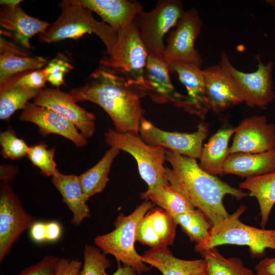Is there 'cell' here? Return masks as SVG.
Wrapping results in <instances>:
<instances>
[{
	"mask_svg": "<svg viewBox=\"0 0 275 275\" xmlns=\"http://www.w3.org/2000/svg\"><path fill=\"white\" fill-rule=\"evenodd\" d=\"M166 167L169 185L201 211L211 225H216L228 217L223 199L227 195L240 200L249 195L202 170L196 159L166 149Z\"/></svg>",
	"mask_w": 275,
	"mask_h": 275,
	"instance_id": "6da1fadb",
	"label": "cell"
},
{
	"mask_svg": "<svg viewBox=\"0 0 275 275\" xmlns=\"http://www.w3.org/2000/svg\"><path fill=\"white\" fill-rule=\"evenodd\" d=\"M78 101H89L100 106L111 117L115 130L139 135L144 110L138 90L123 76L99 66L90 75L84 85L68 93Z\"/></svg>",
	"mask_w": 275,
	"mask_h": 275,
	"instance_id": "7a4b0ae2",
	"label": "cell"
},
{
	"mask_svg": "<svg viewBox=\"0 0 275 275\" xmlns=\"http://www.w3.org/2000/svg\"><path fill=\"white\" fill-rule=\"evenodd\" d=\"M59 7L62 12L59 18L44 33L38 35L40 42L51 43L67 39L77 40L86 34H94L104 43L106 55L113 53L117 43L116 30L97 20L90 10L74 0L62 1Z\"/></svg>",
	"mask_w": 275,
	"mask_h": 275,
	"instance_id": "3957f363",
	"label": "cell"
},
{
	"mask_svg": "<svg viewBox=\"0 0 275 275\" xmlns=\"http://www.w3.org/2000/svg\"><path fill=\"white\" fill-rule=\"evenodd\" d=\"M246 210L241 205L228 217L212 226L207 237L196 244L195 250L203 251L224 244L248 246L252 258H260L266 255L267 249L275 250V229L266 230L247 225L240 217Z\"/></svg>",
	"mask_w": 275,
	"mask_h": 275,
	"instance_id": "277c9868",
	"label": "cell"
},
{
	"mask_svg": "<svg viewBox=\"0 0 275 275\" xmlns=\"http://www.w3.org/2000/svg\"><path fill=\"white\" fill-rule=\"evenodd\" d=\"M117 43L113 53L105 55L100 66L124 77L142 96H146L144 74L148 53L133 22L116 30Z\"/></svg>",
	"mask_w": 275,
	"mask_h": 275,
	"instance_id": "5b68a950",
	"label": "cell"
},
{
	"mask_svg": "<svg viewBox=\"0 0 275 275\" xmlns=\"http://www.w3.org/2000/svg\"><path fill=\"white\" fill-rule=\"evenodd\" d=\"M155 205L146 200L129 215L121 213L114 223L115 229L107 234L96 236L95 244L105 255H113L119 263L132 267L139 273L149 271L150 268L135 250L134 242L139 223Z\"/></svg>",
	"mask_w": 275,
	"mask_h": 275,
	"instance_id": "8992f818",
	"label": "cell"
},
{
	"mask_svg": "<svg viewBox=\"0 0 275 275\" xmlns=\"http://www.w3.org/2000/svg\"><path fill=\"white\" fill-rule=\"evenodd\" d=\"M104 139L111 148L127 152L134 158L140 175L147 184L148 189L169 185L164 167L165 148L148 145L139 135L121 133L112 128L106 129Z\"/></svg>",
	"mask_w": 275,
	"mask_h": 275,
	"instance_id": "52a82bcc",
	"label": "cell"
},
{
	"mask_svg": "<svg viewBox=\"0 0 275 275\" xmlns=\"http://www.w3.org/2000/svg\"><path fill=\"white\" fill-rule=\"evenodd\" d=\"M184 12L181 1L162 0L151 11L142 10L136 15L133 22L148 54L162 55L164 35L176 26Z\"/></svg>",
	"mask_w": 275,
	"mask_h": 275,
	"instance_id": "ba28073f",
	"label": "cell"
},
{
	"mask_svg": "<svg viewBox=\"0 0 275 275\" xmlns=\"http://www.w3.org/2000/svg\"><path fill=\"white\" fill-rule=\"evenodd\" d=\"M256 58L258 61L257 69L252 73L243 72L236 69L224 52L221 54L218 64L234 84L243 101L249 105L264 108L275 98L272 78L273 63L269 62L264 65L259 56Z\"/></svg>",
	"mask_w": 275,
	"mask_h": 275,
	"instance_id": "9c48e42d",
	"label": "cell"
},
{
	"mask_svg": "<svg viewBox=\"0 0 275 275\" xmlns=\"http://www.w3.org/2000/svg\"><path fill=\"white\" fill-rule=\"evenodd\" d=\"M37 219L28 213L10 185H0V262L9 255L11 249Z\"/></svg>",
	"mask_w": 275,
	"mask_h": 275,
	"instance_id": "30bf717a",
	"label": "cell"
},
{
	"mask_svg": "<svg viewBox=\"0 0 275 275\" xmlns=\"http://www.w3.org/2000/svg\"><path fill=\"white\" fill-rule=\"evenodd\" d=\"M202 25V21L195 8L184 12L167 39V45L162 56L168 63L182 62L201 68L202 59L195 49V44Z\"/></svg>",
	"mask_w": 275,
	"mask_h": 275,
	"instance_id": "8fae6325",
	"label": "cell"
},
{
	"mask_svg": "<svg viewBox=\"0 0 275 275\" xmlns=\"http://www.w3.org/2000/svg\"><path fill=\"white\" fill-rule=\"evenodd\" d=\"M139 133L141 138L148 145L161 147L196 159L200 158L208 128L207 124L201 122L197 131L193 133L169 132L156 127L144 117Z\"/></svg>",
	"mask_w": 275,
	"mask_h": 275,
	"instance_id": "7c38bea8",
	"label": "cell"
},
{
	"mask_svg": "<svg viewBox=\"0 0 275 275\" xmlns=\"http://www.w3.org/2000/svg\"><path fill=\"white\" fill-rule=\"evenodd\" d=\"M275 148V126L267 122L264 116H254L243 120L234 128L229 154L258 153Z\"/></svg>",
	"mask_w": 275,
	"mask_h": 275,
	"instance_id": "4fadbf2b",
	"label": "cell"
},
{
	"mask_svg": "<svg viewBox=\"0 0 275 275\" xmlns=\"http://www.w3.org/2000/svg\"><path fill=\"white\" fill-rule=\"evenodd\" d=\"M37 105L49 108L71 122L83 136L91 138L95 131V116L78 105L69 93L58 88H44L34 98Z\"/></svg>",
	"mask_w": 275,
	"mask_h": 275,
	"instance_id": "5bb4252c",
	"label": "cell"
},
{
	"mask_svg": "<svg viewBox=\"0 0 275 275\" xmlns=\"http://www.w3.org/2000/svg\"><path fill=\"white\" fill-rule=\"evenodd\" d=\"M170 72L169 64L162 56L148 54L144 74L146 95L156 103L172 102L183 108L186 95L176 90Z\"/></svg>",
	"mask_w": 275,
	"mask_h": 275,
	"instance_id": "9a60e30c",
	"label": "cell"
},
{
	"mask_svg": "<svg viewBox=\"0 0 275 275\" xmlns=\"http://www.w3.org/2000/svg\"><path fill=\"white\" fill-rule=\"evenodd\" d=\"M19 119L36 124L44 136L52 133L59 134L72 142L77 147H84L87 143V139L71 122L49 108L28 102Z\"/></svg>",
	"mask_w": 275,
	"mask_h": 275,
	"instance_id": "2e32d148",
	"label": "cell"
},
{
	"mask_svg": "<svg viewBox=\"0 0 275 275\" xmlns=\"http://www.w3.org/2000/svg\"><path fill=\"white\" fill-rule=\"evenodd\" d=\"M168 64L170 72L178 74L180 81L187 90L183 109L204 119L210 109L202 70L188 63L173 61Z\"/></svg>",
	"mask_w": 275,
	"mask_h": 275,
	"instance_id": "e0dca14e",
	"label": "cell"
},
{
	"mask_svg": "<svg viewBox=\"0 0 275 275\" xmlns=\"http://www.w3.org/2000/svg\"><path fill=\"white\" fill-rule=\"evenodd\" d=\"M177 224L162 208L149 210L139 223L135 240L151 248H168L174 241Z\"/></svg>",
	"mask_w": 275,
	"mask_h": 275,
	"instance_id": "ac0fdd59",
	"label": "cell"
},
{
	"mask_svg": "<svg viewBox=\"0 0 275 275\" xmlns=\"http://www.w3.org/2000/svg\"><path fill=\"white\" fill-rule=\"evenodd\" d=\"M210 110L219 113L242 103V96L219 64L202 70Z\"/></svg>",
	"mask_w": 275,
	"mask_h": 275,
	"instance_id": "d6986e66",
	"label": "cell"
},
{
	"mask_svg": "<svg viewBox=\"0 0 275 275\" xmlns=\"http://www.w3.org/2000/svg\"><path fill=\"white\" fill-rule=\"evenodd\" d=\"M0 25L9 31L7 34L16 42L23 47L31 48L30 39L35 35L44 33L51 24L30 16L19 5L15 7L1 6Z\"/></svg>",
	"mask_w": 275,
	"mask_h": 275,
	"instance_id": "ffe728a7",
	"label": "cell"
},
{
	"mask_svg": "<svg viewBox=\"0 0 275 275\" xmlns=\"http://www.w3.org/2000/svg\"><path fill=\"white\" fill-rule=\"evenodd\" d=\"M143 261L163 275H206L207 264L203 259L186 260L174 256L168 248H151L142 255Z\"/></svg>",
	"mask_w": 275,
	"mask_h": 275,
	"instance_id": "44dd1931",
	"label": "cell"
},
{
	"mask_svg": "<svg viewBox=\"0 0 275 275\" xmlns=\"http://www.w3.org/2000/svg\"><path fill=\"white\" fill-rule=\"evenodd\" d=\"M77 4L94 12L102 21L115 30L133 21L143 10L136 1L128 0H74Z\"/></svg>",
	"mask_w": 275,
	"mask_h": 275,
	"instance_id": "7402d4cb",
	"label": "cell"
},
{
	"mask_svg": "<svg viewBox=\"0 0 275 275\" xmlns=\"http://www.w3.org/2000/svg\"><path fill=\"white\" fill-rule=\"evenodd\" d=\"M275 171V148L261 153H234L229 154L223 174L249 178Z\"/></svg>",
	"mask_w": 275,
	"mask_h": 275,
	"instance_id": "603a6c76",
	"label": "cell"
},
{
	"mask_svg": "<svg viewBox=\"0 0 275 275\" xmlns=\"http://www.w3.org/2000/svg\"><path fill=\"white\" fill-rule=\"evenodd\" d=\"M51 182L60 193L63 202L72 213V224L79 226L85 218L91 216L78 176L65 175L58 170L52 177Z\"/></svg>",
	"mask_w": 275,
	"mask_h": 275,
	"instance_id": "cb8c5ba5",
	"label": "cell"
},
{
	"mask_svg": "<svg viewBox=\"0 0 275 275\" xmlns=\"http://www.w3.org/2000/svg\"><path fill=\"white\" fill-rule=\"evenodd\" d=\"M234 128L219 129L203 146L199 158L200 167L208 173L216 176L223 174L225 162L229 155V140Z\"/></svg>",
	"mask_w": 275,
	"mask_h": 275,
	"instance_id": "d4e9b609",
	"label": "cell"
},
{
	"mask_svg": "<svg viewBox=\"0 0 275 275\" xmlns=\"http://www.w3.org/2000/svg\"><path fill=\"white\" fill-rule=\"evenodd\" d=\"M239 186L249 190L257 199L260 208V226L264 229L275 204V171L246 178Z\"/></svg>",
	"mask_w": 275,
	"mask_h": 275,
	"instance_id": "484cf974",
	"label": "cell"
},
{
	"mask_svg": "<svg viewBox=\"0 0 275 275\" xmlns=\"http://www.w3.org/2000/svg\"><path fill=\"white\" fill-rule=\"evenodd\" d=\"M119 152L118 149L111 148L95 165L78 176L87 201L104 189L109 181L108 174L112 164Z\"/></svg>",
	"mask_w": 275,
	"mask_h": 275,
	"instance_id": "4316f807",
	"label": "cell"
},
{
	"mask_svg": "<svg viewBox=\"0 0 275 275\" xmlns=\"http://www.w3.org/2000/svg\"><path fill=\"white\" fill-rule=\"evenodd\" d=\"M207 264L206 275H257L237 257L226 258L216 248L200 253Z\"/></svg>",
	"mask_w": 275,
	"mask_h": 275,
	"instance_id": "83f0119b",
	"label": "cell"
},
{
	"mask_svg": "<svg viewBox=\"0 0 275 275\" xmlns=\"http://www.w3.org/2000/svg\"><path fill=\"white\" fill-rule=\"evenodd\" d=\"M141 197L143 199L150 200L157 204L173 217L196 208L170 185H163L154 190L148 189L141 194Z\"/></svg>",
	"mask_w": 275,
	"mask_h": 275,
	"instance_id": "f1b7e54d",
	"label": "cell"
},
{
	"mask_svg": "<svg viewBox=\"0 0 275 275\" xmlns=\"http://www.w3.org/2000/svg\"><path fill=\"white\" fill-rule=\"evenodd\" d=\"M40 90L6 83L0 84V119L7 120L17 110H23L29 100L35 98Z\"/></svg>",
	"mask_w": 275,
	"mask_h": 275,
	"instance_id": "f546056e",
	"label": "cell"
},
{
	"mask_svg": "<svg viewBox=\"0 0 275 275\" xmlns=\"http://www.w3.org/2000/svg\"><path fill=\"white\" fill-rule=\"evenodd\" d=\"M47 63L41 57L0 53V84L22 72L40 69Z\"/></svg>",
	"mask_w": 275,
	"mask_h": 275,
	"instance_id": "4dcf8cb0",
	"label": "cell"
},
{
	"mask_svg": "<svg viewBox=\"0 0 275 275\" xmlns=\"http://www.w3.org/2000/svg\"><path fill=\"white\" fill-rule=\"evenodd\" d=\"M173 217L190 241L196 243L200 242L207 237L212 226L203 213L197 208H194Z\"/></svg>",
	"mask_w": 275,
	"mask_h": 275,
	"instance_id": "1f68e13d",
	"label": "cell"
},
{
	"mask_svg": "<svg viewBox=\"0 0 275 275\" xmlns=\"http://www.w3.org/2000/svg\"><path fill=\"white\" fill-rule=\"evenodd\" d=\"M55 149H48L44 143L29 148L27 156L31 162L46 176L52 177L57 172V164L54 160Z\"/></svg>",
	"mask_w": 275,
	"mask_h": 275,
	"instance_id": "d6a6232c",
	"label": "cell"
},
{
	"mask_svg": "<svg viewBox=\"0 0 275 275\" xmlns=\"http://www.w3.org/2000/svg\"><path fill=\"white\" fill-rule=\"evenodd\" d=\"M111 265L109 260L98 248L86 244L84 250V264L79 275H105Z\"/></svg>",
	"mask_w": 275,
	"mask_h": 275,
	"instance_id": "836d02e7",
	"label": "cell"
},
{
	"mask_svg": "<svg viewBox=\"0 0 275 275\" xmlns=\"http://www.w3.org/2000/svg\"><path fill=\"white\" fill-rule=\"evenodd\" d=\"M1 153L5 158L12 160L21 158L27 155L29 147L25 141L18 138L11 128L0 133Z\"/></svg>",
	"mask_w": 275,
	"mask_h": 275,
	"instance_id": "e575fe53",
	"label": "cell"
},
{
	"mask_svg": "<svg viewBox=\"0 0 275 275\" xmlns=\"http://www.w3.org/2000/svg\"><path fill=\"white\" fill-rule=\"evenodd\" d=\"M73 67L68 59L63 54L60 53L56 58L48 62L43 70L47 80L53 86L59 88L64 84L65 74Z\"/></svg>",
	"mask_w": 275,
	"mask_h": 275,
	"instance_id": "d590c367",
	"label": "cell"
},
{
	"mask_svg": "<svg viewBox=\"0 0 275 275\" xmlns=\"http://www.w3.org/2000/svg\"><path fill=\"white\" fill-rule=\"evenodd\" d=\"M47 78L43 69L26 71L9 78L2 84H9L30 89L41 90L45 88Z\"/></svg>",
	"mask_w": 275,
	"mask_h": 275,
	"instance_id": "8d00e7d4",
	"label": "cell"
},
{
	"mask_svg": "<svg viewBox=\"0 0 275 275\" xmlns=\"http://www.w3.org/2000/svg\"><path fill=\"white\" fill-rule=\"evenodd\" d=\"M60 258L45 256L39 262L24 268L18 275H53Z\"/></svg>",
	"mask_w": 275,
	"mask_h": 275,
	"instance_id": "74e56055",
	"label": "cell"
},
{
	"mask_svg": "<svg viewBox=\"0 0 275 275\" xmlns=\"http://www.w3.org/2000/svg\"><path fill=\"white\" fill-rule=\"evenodd\" d=\"M81 267L80 261L60 258L53 275H79Z\"/></svg>",
	"mask_w": 275,
	"mask_h": 275,
	"instance_id": "f35d334b",
	"label": "cell"
},
{
	"mask_svg": "<svg viewBox=\"0 0 275 275\" xmlns=\"http://www.w3.org/2000/svg\"><path fill=\"white\" fill-rule=\"evenodd\" d=\"M257 275H275V257H266L255 266Z\"/></svg>",
	"mask_w": 275,
	"mask_h": 275,
	"instance_id": "ab89813d",
	"label": "cell"
},
{
	"mask_svg": "<svg viewBox=\"0 0 275 275\" xmlns=\"http://www.w3.org/2000/svg\"><path fill=\"white\" fill-rule=\"evenodd\" d=\"M30 237L36 243H41L46 241V223L36 222L30 228Z\"/></svg>",
	"mask_w": 275,
	"mask_h": 275,
	"instance_id": "60d3db41",
	"label": "cell"
},
{
	"mask_svg": "<svg viewBox=\"0 0 275 275\" xmlns=\"http://www.w3.org/2000/svg\"><path fill=\"white\" fill-rule=\"evenodd\" d=\"M8 53L12 54L31 56L25 50L21 48L2 37L0 39V53Z\"/></svg>",
	"mask_w": 275,
	"mask_h": 275,
	"instance_id": "b9f144b4",
	"label": "cell"
},
{
	"mask_svg": "<svg viewBox=\"0 0 275 275\" xmlns=\"http://www.w3.org/2000/svg\"><path fill=\"white\" fill-rule=\"evenodd\" d=\"M61 234L62 227L59 223L56 221L46 223V241H56L60 238Z\"/></svg>",
	"mask_w": 275,
	"mask_h": 275,
	"instance_id": "7bdbcfd3",
	"label": "cell"
},
{
	"mask_svg": "<svg viewBox=\"0 0 275 275\" xmlns=\"http://www.w3.org/2000/svg\"><path fill=\"white\" fill-rule=\"evenodd\" d=\"M18 173L17 167L12 165L2 164L0 167V179L2 182H9Z\"/></svg>",
	"mask_w": 275,
	"mask_h": 275,
	"instance_id": "ee69618b",
	"label": "cell"
},
{
	"mask_svg": "<svg viewBox=\"0 0 275 275\" xmlns=\"http://www.w3.org/2000/svg\"><path fill=\"white\" fill-rule=\"evenodd\" d=\"M136 270L131 266L124 265L121 266L119 265V267L117 271L111 275H136ZM105 275H108L106 273Z\"/></svg>",
	"mask_w": 275,
	"mask_h": 275,
	"instance_id": "f6af8a7d",
	"label": "cell"
},
{
	"mask_svg": "<svg viewBox=\"0 0 275 275\" xmlns=\"http://www.w3.org/2000/svg\"><path fill=\"white\" fill-rule=\"evenodd\" d=\"M21 0H1L0 1L1 5L7 6L9 7H15L20 5L22 2Z\"/></svg>",
	"mask_w": 275,
	"mask_h": 275,
	"instance_id": "bcb514c9",
	"label": "cell"
}]
</instances>
